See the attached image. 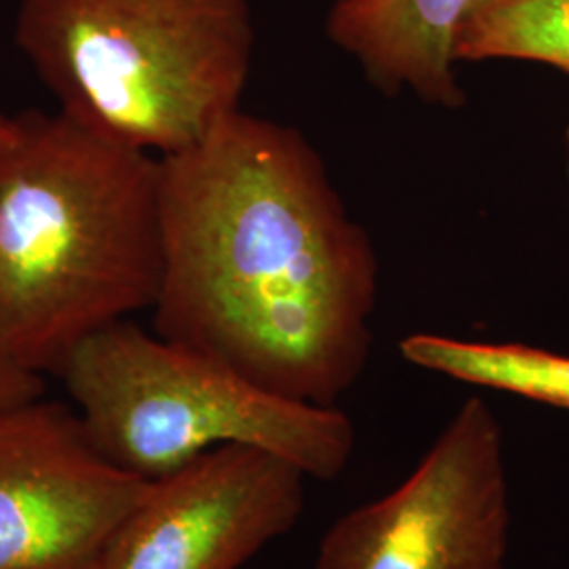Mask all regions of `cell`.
<instances>
[{"label":"cell","instance_id":"8fae6325","mask_svg":"<svg viewBox=\"0 0 569 569\" xmlns=\"http://www.w3.org/2000/svg\"><path fill=\"white\" fill-rule=\"evenodd\" d=\"M44 397V376L21 366L0 345V413Z\"/></svg>","mask_w":569,"mask_h":569},{"label":"cell","instance_id":"4fadbf2b","mask_svg":"<svg viewBox=\"0 0 569 569\" xmlns=\"http://www.w3.org/2000/svg\"><path fill=\"white\" fill-rule=\"evenodd\" d=\"M568 176H569V131H568Z\"/></svg>","mask_w":569,"mask_h":569},{"label":"cell","instance_id":"277c9868","mask_svg":"<svg viewBox=\"0 0 569 569\" xmlns=\"http://www.w3.org/2000/svg\"><path fill=\"white\" fill-rule=\"evenodd\" d=\"M58 376L93 443L143 481L222 446L266 449L319 481L340 477L355 453L340 407L279 397L129 319L89 336Z\"/></svg>","mask_w":569,"mask_h":569},{"label":"cell","instance_id":"52a82bcc","mask_svg":"<svg viewBox=\"0 0 569 569\" xmlns=\"http://www.w3.org/2000/svg\"><path fill=\"white\" fill-rule=\"evenodd\" d=\"M306 479L266 449H209L148 481L96 569L243 568L300 521Z\"/></svg>","mask_w":569,"mask_h":569},{"label":"cell","instance_id":"ba28073f","mask_svg":"<svg viewBox=\"0 0 569 569\" xmlns=\"http://www.w3.org/2000/svg\"><path fill=\"white\" fill-rule=\"evenodd\" d=\"M475 0H336L327 37L357 61L385 96L413 93L460 110L467 91L456 72V37Z\"/></svg>","mask_w":569,"mask_h":569},{"label":"cell","instance_id":"5b68a950","mask_svg":"<svg viewBox=\"0 0 569 569\" xmlns=\"http://www.w3.org/2000/svg\"><path fill=\"white\" fill-rule=\"evenodd\" d=\"M502 428L470 397L399 488L327 529L315 569H507Z\"/></svg>","mask_w":569,"mask_h":569},{"label":"cell","instance_id":"30bf717a","mask_svg":"<svg viewBox=\"0 0 569 569\" xmlns=\"http://www.w3.org/2000/svg\"><path fill=\"white\" fill-rule=\"evenodd\" d=\"M453 53L458 63L538 61L569 74V0H475Z\"/></svg>","mask_w":569,"mask_h":569},{"label":"cell","instance_id":"7a4b0ae2","mask_svg":"<svg viewBox=\"0 0 569 569\" xmlns=\"http://www.w3.org/2000/svg\"><path fill=\"white\" fill-rule=\"evenodd\" d=\"M161 157L66 112H23L0 152V345L58 373L77 346L157 302Z\"/></svg>","mask_w":569,"mask_h":569},{"label":"cell","instance_id":"9c48e42d","mask_svg":"<svg viewBox=\"0 0 569 569\" xmlns=\"http://www.w3.org/2000/svg\"><path fill=\"white\" fill-rule=\"evenodd\" d=\"M407 363L472 387L569 409V357L526 345L413 333L401 340Z\"/></svg>","mask_w":569,"mask_h":569},{"label":"cell","instance_id":"3957f363","mask_svg":"<svg viewBox=\"0 0 569 569\" xmlns=\"http://www.w3.org/2000/svg\"><path fill=\"white\" fill-rule=\"evenodd\" d=\"M16 44L61 112L169 157L241 110L249 0H20Z\"/></svg>","mask_w":569,"mask_h":569},{"label":"cell","instance_id":"6da1fadb","mask_svg":"<svg viewBox=\"0 0 569 569\" xmlns=\"http://www.w3.org/2000/svg\"><path fill=\"white\" fill-rule=\"evenodd\" d=\"M154 331L279 397L338 407L373 345L380 260L291 124L237 110L161 157Z\"/></svg>","mask_w":569,"mask_h":569},{"label":"cell","instance_id":"7c38bea8","mask_svg":"<svg viewBox=\"0 0 569 569\" xmlns=\"http://www.w3.org/2000/svg\"><path fill=\"white\" fill-rule=\"evenodd\" d=\"M16 136V119H9L0 112V152L11 143Z\"/></svg>","mask_w":569,"mask_h":569},{"label":"cell","instance_id":"8992f818","mask_svg":"<svg viewBox=\"0 0 569 569\" xmlns=\"http://www.w3.org/2000/svg\"><path fill=\"white\" fill-rule=\"evenodd\" d=\"M148 481L41 397L0 413V569H96Z\"/></svg>","mask_w":569,"mask_h":569}]
</instances>
